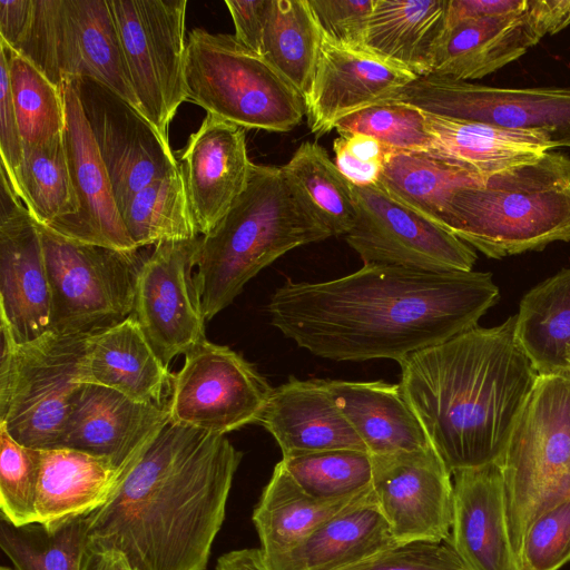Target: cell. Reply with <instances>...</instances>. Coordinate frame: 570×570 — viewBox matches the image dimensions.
Returning <instances> with one entry per match:
<instances>
[{
	"label": "cell",
	"mask_w": 570,
	"mask_h": 570,
	"mask_svg": "<svg viewBox=\"0 0 570 570\" xmlns=\"http://www.w3.org/2000/svg\"><path fill=\"white\" fill-rule=\"evenodd\" d=\"M499 298L491 273L363 265L331 281L287 279L267 312L285 337L318 357L400 364L478 326Z\"/></svg>",
	"instance_id": "obj_1"
},
{
	"label": "cell",
	"mask_w": 570,
	"mask_h": 570,
	"mask_svg": "<svg viewBox=\"0 0 570 570\" xmlns=\"http://www.w3.org/2000/svg\"><path fill=\"white\" fill-rule=\"evenodd\" d=\"M242 458L226 435L168 422L86 518L88 542L137 570H206Z\"/></svg>",
	"instance_id": "obj_2"
},
{
	"label": "cell",
	"mask_w": 570,
	"mask_h": 570,
	"mask_svg": "<svg viewBox=\"0 0 570 570\" xmlns=\"http://www.w3.org/2000/svg\"><path fill=\"white\" fill-rule=\"evenodd\" d=\"M400 385L451 473L499 463L538 372L515 337V317L475 326L401 363Z\"/></svg>",
	"instance_id": "obj_3"
},
{
	"label": "cell",
	"mask_w": 570,
	"mask_h": 570,
	"mask_svg": "<svg viewBox=\"0 0 570 570\" xmlns=\"http://www.w3.org/2000/svg\"><path fill=\"white\" fill-rule=\"evenodd\" d=\"M331 236L283 166L253 164L244 191L199 239L195 278L206 321L278 257Z\"/></svg>",
	"instance_id": "obj_4"
},
{
	"label": "cell",
	"mask_w": 570,
	"mask_h": 570,
	"mask_svg": "<svg viewBox=\"0 0 570 570\" xmlns=\"http://www.w3.org/2000/svg\"><path fill=\"white\" fill-rule=\"evenodd\" d=\"M440 225L497 259L570 242V157L549 150L455 191Z\"/></svg>",
	"instance_id": "obj_5"
},
{
	"label": "cell",
	"mask_w": 570,
	"mask_h": 570,
	"mask_svg": "<svg viewBox=\"0 0 570 570\" xmlns=\"http://www.w3.org/2000/svg\"><path fill=\"white\" fill-rule=\"evenodd\" d=\"M187 100L240 128L286 132L306 115L305 99L262 55L234 35L189 31Z\"/></svg>",
	"instance_id": "obj_6"
},
{
	"label": "cell",
	"mask_w": 570,
	"mask_h": 570,
	"mask_svg": "<svg viewBox=\"0 0 570 570\" xmlns=\"http://www.w3.org/2000/svg\"><path fill=\"white\" fill-rule=\"evenodd\" d=\"M499 464L510 541L521 561L530 524L570 497V374L538 376Z\"/></svg>",
	"instance_id": "obj_7"
},
{
	"label": "cell",
	"mask_w": 570,
	"mask_h": 570,
	"mask_svg": "<svg viewBox=\"0 0 570 570\" xmlns=\"http://www.w3.org/2000/svg\"><path fill=\"white\" fill-rule=\"evenodd\" d=\"M87 336L48 331L20 345L2 338L0 424L18 443L59 445L80 385Z\"/></svg>",
	"instance_id": "obj_8"
},
{
	"label": "cell",
	"mask_w": 570,
	"mask_h": 570,
	"mask_svg": "<svg viewBox=\"0 0 570 570\" xmlns=\"http://www.w3.org/2000/svg\"><path fill=\"white\" fill-rule=\"evenodd\" d=\"M37 226L51 293L50 331L90 335L132 315L147 256L140 248L119 250L81 243Z\"/></svg>",
	"instance_id": "obj_9"
},
{
	"label": "cell",
	"mask_w": 570,
	"mask_h": 570,
	"mask_svg": "<svg viewBox=\"0 0 570 570\" xmlns=\"http://www.w3.org/2000/svg\"><path fill=\"white\" fill-rule=\"evenodd\" d=\"M142 114L166 145L187 100L186 0H108Z\"/></svg>",
	"instance_id": "obj_10"
},
{
	"label": "cell",
	"mask_w": 570,
	"mask_h": 570,
	"mask_svg": "<svg viewBox=\"0 0 570 570\" xmlns=\"http://www.w3.org/2000/svg\"><path fill=\"white\" fill-rule=\"evenodd\" d=\"M387 102L423 112L540 132L556 148H570V88H503L438 75L417 77Z\"/></svg>",
	"instance_id": "obj_11"
},
{
	"label": "cell",
	"mask_w": 570,
	"mask_h": 570,
	"mask_svg": "<svg viewBox=\"0 0 570 570\" xmlns=\"http://www.w3.org/2000/svg\"><path fill=\"white\" fill-rule=\"evenodd\" d=\"M170 387L169 422L218 435L257 424L273 391L242 354L207 338L185 354Z\"/></svg>",
	"instance_id": "obj_12"
},
{
	"label": "cell",
	"mask_w": 570,
	"mask_h": 570,
	"mask_svg": "<svg viewBox=\"0 0 570 570\" xmlns=\"http://www.w3.org/2000/svg\"><path fill=\"white\" fill-rule=\"evenodd\" d=\"M356 218L344 236L363 265L469 272L474 249L443 226L392 198L380 186H352Z\"/></svg>",
	"instance_id": "obj_13"
},
{
	"label": "cell",
	"mask_w": 570,
	"mask_h": 570,
	"mask_svg": "<svg viewBox=\"0 0 570 570\" xmlns=\"http://www.w3.org/2000/svg\"><path fill=\"white\" fill-rule=\"evenodd\" d=\"M121 212L130 198L179 167L149 119L106 85L71 78Z\"/></svg>",
	"instance_id": "obj_14"
},
{
	"label": "cell",
	"mask_w": 570,
	"mask_h": 570,
	"mask_svg": "<svg viewBox=\"0 0 570 570\" xmlns=\"http://www.w3.org/2000/svg\"><path fill=\"white\" fill-rule=\"evenodd\" d=\"M199 239L157 244L139 272L132 315L166 366L206 338L194 273Z\"/></svg>",
	"instance_id": "obj_15"
},
{
	"label": "cell",
	"mask_w": 570,
	"mask_h": 570,
	"mask_svg": "<svg viewBox=\"0 0 570 570\" xmlns=\"http://www.w3.org/2000/svg\"><path fill=\"white\" fill-rule=\"evenodd\" d=\"M0 173V327L20 345L50 331L51 293L37 223Z\"/></svg>",
	"instance_id": "obj_16"
},
{
	"label": "cell",
	"mask_w": 570,
	"mask_h": 570,
	"mask_svg": "<svg viewBox=\"0 0 570 570\" xmlns=\"http://www.w3.org/2000/svg\"><path fill=\"white\" fill-rule=\"evenodd\" d=\"M451 476L432 445L372 455V491L399 543L450 538L453 521Z\"/></svg>",
	"instance_id": "obj_17"
},
{
	"label": "cell",
	"mask_w": 570,
	"mask_h": 570,
	"mask_svg": "<svg viewBox=\"0 0 570 570\" xmlns=\"http://www.w3.org/2000/svg\"><path fill=\"white\" fill-rule=\"evenodd\" d=\"M168 422V401L138 403L112 389L80 383L57 448L102 456L129 470Z\"/></svg>",
	"instance_id": "obj_18"
},
{
	"label": "cell",
	"mask_w": 570,
	"mask_h": 570,
	"mask_svg": "<svg viewBox=\"0 0 570 570\" xmlns=\"http://www.w3.org/2000/svg\"><path fill=\"white\" fill-rule=\"evenodd\" d=\"M61 88L65 100L63 140L78 210L53 232L81 243L119 250L138 249L122 222L109 175L72 79H66Z\"/></svg>",
	"instance_id": "obj_19"
},
{
	"label": "cell",
	"mask_w": 570,
	"mask_h": 570,
	"mask_svg": "<svg viewBox=\"0 0 570 570\" xmlns=\"http://www.w3.org/2000/svg\"><path fill=\"white\" fill-rule=\"evenodd\" d=\"M416 78L366 50L341 47L323 37L311 90L305 97L308 127L316 137L326 135L343 118L387 102Z\"/></svg>",
	"instance_id": "obj_20"
},
{
	"label": "cell",
	"mask_w": 570,
	"mask_h": 570,
	"mask_svg": "<svg viewBox=\"0 0 570 570\" xmlns=\"http://www.w3.org/2000/svg\"><path fill=\"white\" fill-rule=\"evenodd\" d=\"M178 161L197 229L206 235L246 188L253 163L244 128L206 114Z\"/></svg>",
	"instance_id": "obj_21"
},
{
	"label": "cell",
	"mask_w": 570,
	"mask_h": 570,
	"mask_svg": "<svg viewBox=\"0 0 570 570\" xmlns=\"http://www.w3.org/2000/svg\"><path fill=\"white\" fill-rule=\"evenodd\" d=\"M448 539L469 570H524L509 535L501 466L458 470Z\"/></svg>",
	"instance_id": "obj_22"
},
{
	"label": "cell",
	"mask_w": 570,
	"mask_h": 570,
	"mask_svg": "<svg viewBox=\"0 0 570 570\" xmlns=\"http://www.w3.org/2000/svg\"><path fill=\"white\" fill-rule=\"evenodd\" d=\"M257 424L273 435L283 458L336 449L367 451L325 380L291 377L273 387Z\"/></svg>",
	"instance_id": "obj_23"
},
{
	"label": "cell",
	"mask_w": 570,
	"mask_h": 570,
	"mask_svg": "<svg viewBox=\"0 0 570 570\" xmlns=\"http://www.w3.org/2000/svg\"><path fill=\"white\" fill-rule=\"evenodd\" d=\"M40 452L36 522L48 531L105 505L128 472L106 458L70 448Z\"/></svg>",
	"instance_id": "obj_24"
},
{
	"label": "cell",
	"mask_w": 570,
	"mask_h": 570,
	"mask_svg": "<svg viewBox=\"0 0 570 570\" xmlns=\"http://www.w3.org/2000/svg\"><path fill=\"white\" fill-rule=\"evenodd\" d=\"M80 383L112 389L144 404H164L171 374L136 317L87 336Z\"/></svg>",
	"instance_id": "obj_25"
},
{
	"label": "cell",
	"mask_w": 570,
	"mask_h": 570,
	"mask_svg": "<svg viewBox=\"0 0 570 570\" xmlns=\"http://www.w3.org/2000/svg\"><path fill=\"white\" fill-rule=\"evenodd\" d=\"M539 41L524 10L463 19L445 26L432 75L462 81L481 79L519 59Z\"/></svg>",
	"instance_id": "obj_26"
},
{
	"label": "cell",
	"mask_w": 570,
	"mask_h": 570,
	"mask_svg": "<svg viewBox=\"0 0 570 570\" xmlns=\"http://www.w3.org/2000/svg\"><path fill=\"white\" fill-rule=\"evenodd\" d=\"M325 384L371 455L431 446L400 383L325 380Z\"/></svg>",
	"instance_id": "obj_27"
},
{
	"label": "cell",
	"mask_w": 570,
	"mask_h": 570,
	"mask_svg": "<svg viewBox=\"0 0 570 570\" xmlns=\"http://www.w3.org/2000/svg\"><path fill=\"white\" fill-rule=\"evenodd\" d=\"M399 543L368 493L336 514L289 552L266 562L269 570H337Z\"/></svg>",
	"instance_id": "obj_28"
},
{
	"label": "cell",
	"mask_w": 570,
	"mask_h": 570,
	"mask_svg": "<svg viewBox=\"0 0 570 570\" xmlns=\"http://www.w3.org/2000/svg\"><path fill=\"white\" fill-rule=\"evenodd\" d=\"M425 119L433 139L431 153L483 178L556 149L540 132L503 129L426 112Z\"/></svg>",
	"instance_id": "obj_29"
},
{
	"label": "cell",
	"mask_w": 570,
	"mask_h": 570,
	"mask_svg": "<svg viewBox=\"0 0 570 570\" xmlns=\"http://www.w3.org/2000/svg\"><path fill=\"white\" fill-rule=\"evenodd\" d=\"M371 488L343 498L317 499L306 493L279 461L252 514L265 561L289 552L323 523L357 502Z\"/></svg>",
	"instance_id": "obj_30"
},
{
	"label": "cell",
	"mask_w": 570,
	"mask_h": 570,
	"mask_svg": "<svg viewBox=\"0 0 570 570\" xmlns=\"http://www.w3.org/2000/svg\"><path fill=\"white\" fill-rule=\"evenodd\" d=\"M449 0H376L364 49L417 77L432 73Z\"/></svg>",
	"instance_id": "obj_31"
},
{
	"label": "cell",
	"mask_w": 570,
	"mask_h": 570,
	"mask_svg": "<svg viewBox=\"0 0 570 570\" xmlns=\"http://www.w3.org/2000/svg\"><path fill=\"white\" fill-rule=\"evenodd\" d=\"M514 317L515 337L538 374H570V268L531 288Z\"/></svg>",
	"instance_id": "obj_32"
},
{
	"label": "cell",
	"mask_w": 570,
	"mask_h": 570,
	"mask_svg": "<svg viewBox=\"0 0 570 570\" xmlns=\"http://www.w3.org/2000/svg\"><path fill=\"white\" fill-rule=\"evenodd\" d=\"M485 178L431 151L394 150L376 185L395 200L440 225L454 193L479 185Z\"/></svg>",
	"instance_id": "obj_33"
},
{
	"label": "cell",
	"mask_w": 570,
	"mask_h": 570,
	"mask_svg": "<svg viewBox=\"0 0 570 570\" xmlns=\"http://www.w3.org/2000/svg\"><path fill=\"white\" fill-rule=\"evenodd\" d=\"M323 33L308 0H268L263 56L304 97L318 61Z\"/></svg>",
	"instance_id": "obj_34"
},
{
	"label": "cell",
	"mask_w": 570,
	"mask_h": 570,
	"mask_svg": "<svg viewBox=\"0 0 570 570\" xmlns=\"http://www.w3.org/2000/svg\"><path fill=\"white\" fill-rule=\"evenodd\" d=\"M18 197L33 219L52 230L78 210L63 131L37 145H23Z\"/></svg>",
	"instance_id": "obj_35"
},
{
	"label": "cell",
	"mask_w": 570,
	"mask_h": 570,
	"mask_svg": "<svg viewBox=\"0 0 570 570\" xmlns=\"http://www.w3.org/2000/svg\"><path fill=\"white\" fill-rule=\"evenodd\" d=\"M120 215L138 248L200 237L180 165L173 173L136 193Z\"/></svg>",
	"instance_id": "obj_36"
},
{
	"label": "cell",
	"mask_w": 570,
	"mask_h": 570,
	"mask_svg": "<svg viewBox=\"0 0 570 570\" xmlns=\"http://www.w3.org/2000/svg\"><path fill=\"white\" fill-rule=\"evenodd\" d=\"M13 50L58 87L83 77L73 0H33L30 22Z\"/></svg>",
	"instance_id": "obj_37"
},
{
	"label": "cell",
	"mask_w": 570,
	"mask_h": 570,
	"mask_svg": "<svg viewBox=\"0 0 570 570\" xmlns=\"http://www.w3.org/2000/svg\"><path fill=\"white\" fill-rule=\"evenodd\" d=\"M332 236H345L356 218L352 184L318 144L305 141L283 165Z\"/></svg>",
	"instance_id": "obj_38"
},
{
	"label": "cell",
	"mask_w": 570,
	"mask_h": 570,
	"mask_svg": "<svg viewBox=\"0 0 570 570\" xmlns=\"http://www.w3.org/2000/svg\"><path fill=\"white\" fill-rule=\"evenodd\" d=\"M0 47L7 53L12 102L23 145L41 144L62 134V88L18 51L2 42Z\"/></svg>",
	"instance_id": "obj_39"
},
{
	"label": "cell",
	"mask_w": 570,
	"mask_h": 570,
	"mask_svg": "<svg viewBox=\"0 0 570 570\" xmlns=\"http://www.w3.org/2000/svg\"><path fill=\"white\" fill-rule=\"evenodd\" d=\"M73 4L79 29L83 77L100 81L141 111L130 82L108 0H73Z\"/></svg>",
	"instance_id": "obj_40"
},
{
	"label": "cell",
	"mask_w": 570,
	"mask_h": 570,
	"mask_svg": "<svg viewBox=\"0 0 570 570\" xmlns=\"http://www.w3.org/2000/svg\"><path fill=\"white\" fill-rule=\"evenodd\" d=\"M86 518L55 531L37 522L16 527L1 518V550L16 570H81L88 541Z\"/></svg>",
	"instance_id": "obj_41"
},
{
	"label": "cell",
	"mask_w": 570,
	"mask_h": 570,
	"mask_svg": "<svg viewBox=\"0 0 570 570\" xmlns=\"http://www.w3.org/2000/svg\"><path fill=\"white\" fill-rule=\"evenodd\" d=\"M281 462L309 495L337 499L372 484V455L367 451L336 449L282 458Z\"/></svg>",
	"instance_id": "obj_42"
},
{
	"label": "cell",
	"mask_w": 570,
	"mask_h": 570,
	"mask_svg": "<svg viewBox=\"0 0 570 570\" xmlns=\"http://www.w3.org/2000/svg\"><path fill=\"white\" fill-rule=\"evenodd\" d=\"M40 449L18 443L0 424L1 518L16 527L35 523Z\"/></svg>",
	"instance_id": "obj_43"
},
{
	"label": "cell",
	"mask_w": 570,
	"mask_h": 570,
	"mask_svg": "<svg viewBox=\"0 0 570 570\" xmlns=\"http://www.w3.org/2000/svg\"><path fill=\"white\" fill-rule=\"evenodd\" d=\"M335 129L340 135L374 137L394 150H433L425 112L405 104L383 102L362 109L340 120Z\"/></svg>",
	"instance_id": "obj_44"
},
{
	"label": "cell",
	"mask_w": 570,
	"mask_h": 570,
	"mask_svg": "<svg viewBox=\"0 0 570 570\" xmlns=\"http://www.w3.org/2000/svg\"><path fill=\"white\" fill-rule=\"evenodd\" d=\"M570 560V497L541 513L521 547L524 570H559Z\"/></svg>",
	"instance_id": "obj_45"
},
{
	"label": "cell",
	"mask_w": 570,
	"mask_h": 570,
	"mask_svg": "<svg viewBox=\"0 0 570 570\" xmlns=\"http://www.w3.org/2000/svg\"><path fill=\"white\" fill-rule=\"evenodd\" d=\"M337 570H469L449 540H413Z\"/></svg>",
	"instance_id": "obj_46"
},
{
	"label": "cell",
	"mask_w": 570,
	"mask_h": 570,
	"mask_svg": "<svg viewBox=\"0 0 570 570\" xmlns=\"http://www.w3.org/2000/svg\"><path fill=\"white\" fill-rule=\"evenodd\" d=\"M323 37L341 47L364 49L376 0H308Z\"/></svg>",
	"instance_id": "obj_47"
},
{
	"label": "cell",
	"mask_w": 570,
	"mask_h": 570,
	"mask_svg": "<svg viewBox=\"0 0 570 570\" xmlns=\"http://www.w3.org/2000/svg\"><path fill=\"white\" fill-rule=\"evenodd\" d=\"M335 165L354 186L376 185L390 155L394 151L374 137L343 134L333 142Z\"/></svg>",
	"instance_id": "obj_48"
},
{
	"label": "cell",
	"mask_w": 570,
	"mask_h": 570,
	"mask_svg": "<svg viewBox=\"0 0 570 570\" xmlns=\"http://www.w3.org/2000/svg\"><path fill=\"white\" fill-rule=\"evenodd\" d=\"M0 170L6 175L18 197V175L22 163L23 142L12 102L7 53L2 47H0Z\"/></svg>",
	"instance_id": "obj_49"
},
{
	"label": "cell",
	"mask_w": 570,
	"mask_h": 570,
	"mask_svg": "<svg viewBox=\"0 0 570 570\" xmlns=\"http://www.w3.org/2000/svg\"><path fill=\"white\" fill-rule=\"evenodd\" d=\"M268 0H226L235 27V38L263 56V40Z\"/></svg>",
	"instance_id": "obj_50"
},
{
	"label": "cell",
	"mask_w": 570,
	"mask_h": 570,
	"mask_svg": "<svg viewBox=\"0 0 570 570\" xmlns=\"http://www.w3.org/2000/svg\"><path fill=\"white\" fill-rule=\"evenodd\" d=\"M524 11L540 40L570 26V0H527Z\"/></svg>",
	"instance_id": "obj_51"
},
{
	"label": "cell",
	"mask_w": 570,
	"mask_h": 570,
	"mask_svg": "<svg viewBox=\"0 0 570 570\" xmlns=\"http://www.w3.org/2000/svg\"><path fill=\"white\" fill-rule=\"evenodd\" d=\"M525 4L527 0H449L446 24L470 18L519 13Z\"/></svg>",
	"instance_id": "obj_52"
},
{
	"label": "cell",
	"mask_w": 570,
	"mask_h": 570,
	"mask_svg": "<svg viewBox=\"0 0 570 570\" xmlns=\"http://www.w3.org/2000/svg\"><path fill=\"white\" fill-rule=\"evenodd\" d=\"M33 0H0V42L14 49L30 22Z\"/></svg>",
	"instance_id": "obj_53"
},
{
	"label": "cell",
	"mask_w": 570,
	"mask_h": 570,
	"mask_svg": "<svg viewBox=\"0 0 570 570\" xmlns=\"http://www.w3.org/2000/svg\"><path fill=\"white\" fill-rule=\"evenodd\" d=\"M81 570H137L118 550L87 541Z\"/></svg>",
	"instance_id": "obj_54"
},
{
	"label": "cell",
	"mask_w": 570,
	"mask_h": 570,
	"mask_svg": "<svg viewBox=\"0 0 570 570\" xmlns=\"http://www.w3.org/2000/svg\"><path fill=\"white\" fill-rule=\"evenodd\" d=\"M215 570H269L259 548L230 550L222 554Z\"/></svg>",
	"instance_id": "obj_55"
},
{
	"label": "cell",
	"mask_w": 570,
	"mask_h": 570,
	"mask_svg": "<svg viewBox=\"0 0 570 570\" xmlns=\"http://www.w3.org/2000/svg\"><path fill=\"white\" fill-rule=\"evenodd\" d=\"M0 570H16V569L7 567V566H2V567H0Z\"/></svg>",
	"instance_id": "obj_56"
}]
</instances>
